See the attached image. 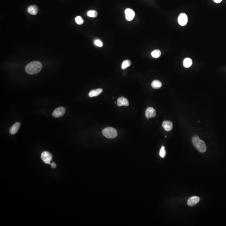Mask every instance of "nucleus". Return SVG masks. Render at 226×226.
Masks as SVG:
<instances>
[{
    "instance_id": "9",
    "label": "nucleus",
    "mask_w": 226,
    "mask_h": 226,
    "mask_svg": "<svg viewBox=\"0 0 226 226\" xmlns=\"http://www.w3.org/2000/svg\"><path fill=\"white\" fill-rule=\"evenodd\" d=\"M200 201V198L198 196H193L189 199L188 201V205L190 207L196 205Z\"/></svg>"
},
{
    "instance_id": "14",
    "label": "nucleus",
    "mask_w": 226,
    "mask_h": 226,
    "mask_svg": "<svg viewBox=\"0 0 226 226\" xmlns=\"http://www.w3.org/2000/svg\"><path fill=\"white\" fill-rule=\"evenodd\" d=\"M38 9L35 5H30L28 8L27 11L31 14L35 15L37 13Z\"/></svg>"
},
{
    "instance_id": "23",
    "label": "nucleus",
    "mask_w": 226,
    "mask_h": 226,
    "mask_svg": "<svg viewBox=\"0 0 226 226\" xmlns=\"http://www.w3.org/2000/svg\"><path fill=\"white\" fill-rule=\"evenodd\" d=\"M51 167H52V168H55L56 167V164H55L54 162H52V163L51 164Z\"/></svg>"
},
{
    "instance_id": "21",
    "label": "nucleus",
    "mask_w": 226,
    "mask_h": 226,
    "mask_svg": "<svg viewBox=\"0 0 226 226\" xmlns=\"http://www.w3.org/2000/svg\"><path fill=\"white\" fill-rule=\"evenodd\" d=\"M166 155V151L164 146H162L160 151V155L162 158H164Z\"/></svg>"
},
{
    "instance_id": "6",
    "label": "nucleus",
    "mask_w": 226,
    "mask_h": 226,
    "mask_svg": "<svg viewBox=\"0 0 226 226\" xmlns=\"http://www.w3.org/2000/svg\"><path fill=\"white\" fill-rule=\"evenodd\" d=\"M188 21V16L186 14L181 13L180 14L178 18V22L180 25L184 26L187 24Z\"/></svg>"
},
{
    "instance_id": "7",
    "label": "nucleus",
    "mask_w": 226,
    "mask_h": 226,
    "mask_svg": "<svg viewBox=\"0 0 226 226\" xmlns=\"http://www.w3.org/2000/svg\"><path fill=\"white\" fill-rule=\"evenodd\" d=\"M125 18L128 21L132 20L135 16V13L134 10L130 8H127L125 10Z\"/></svg>"
},
{
    "instance_id": "13",
    "label": "nucleus",
    "mask_w": 226,
    "mask_h": 226,
    "mask_svg": "<svg viewBox=\"0 0 226 226\" xmlns=\"http://www.w3.org/2000/svg\"><path fill=\"white\" fill-rule=\"evenodd\" d=\"M103 92V89H97L96 90H92L89 93V96L90 97H93L99 96Z\"/></svg>"
},
{
    "instance_id": "8",
    "label": "nucleus",
    "mask_w": 226,
    "mask_h": 226,
    "mask_svg": "<svg viewBox=\"0 0 226 226\" xmlns=\"http://www.w3.org/2000/svg\"><path fill=\"white\" fill-rule=\"evenodd\" d=\"M156 115V111L151 107H148L145 112V116L147 118L155 117Z\"/></svg>"
},
{
    "instance_id": "18",
    "label": "nucleus",
    "mask_w": 226,
    "mask_h": 226,
    "mask_svg": "<svg viewBox=\"0 0 226 226\" xmlns=\"http://www.w3.org/2000/svg\"><path fill=\"white\" fill-rule=\"evenodd\" d=\"M87 15L89 17L95 18L97 17L98 15L97 12L96 10H90L87 12Z\"/></svg>"
},
{
    "instance_id": "16",
    "label": "nucleus",
    "mask_w": 226,
    "mask_h": 226,
    "mask_svg": "<svg viewBox=\"0 0 226 226\" xmlns=\"http://www.w3.org/2000/svg\"><path fill=\"white\" fill-rule=\"evenodd\" d=\"M192 60L189 58L185 59L183 61V65L185 68H189L192 65Z\"/></svg>"
},
{
    "instance_id": "2",
    "label": "nucleus",
    "mask_w": 226,
    "mask_h": 226,
    "mask_svg": "<svg viewBox=\"0 0 226 226\" xmlns=\"http://www.w3.org/2000/svg\"><path fill=\"white\" fill-rule=\"evenodd\" d=\"M192 142L199 152L204 153L207 150V146L204 141L199 139V136H195L192 138Z\"/></svg>"
},
{
    "instance_id": "12",
    "label": "nucleus",
    "mask_w": 226,
    "mask_h": 226,
    "mask_svg": "<svg viewBox=\"0 0 226 226\" xmlns=\"http://www.w3.org/2000/svg\"><path fill=\"white\" fill-rule=\"evenodd\" d=\"M20 126H21V124L19 122H17L14 124L10 129V130H9L10 134H16L18 131Z\"/></svg>"
},
{
    "instance_id": "22",
    "label": "nucleus",
    "mask_w": 226,
    "mask_h": 226,
    "mask_svg": "<svg viewBox=\"0 0 226 226\" xmlns=\"http://www.w3.org/2000/svg\"><path fill=\"white\" fill-rule=\"evenodd\" d=\"M94 44L98 47H103V43L100 39H96L94 41Z\"/></svg>"
},
{
    "instance_id": "10",
    "label": "nucleus",
    "mask_w": 226,
    "mask_h": 226,
    "mask_svg": "<svg viewBox=\"0 0 226 226\" xmlns=\"http://www.w3.org/2000/svg\"><path fill=\"white\" fill-rule=\"evenodd\" d=\"M117 105L118 107H121L123 106H128L129 105V102L127 99L123 97H121L118 99Z\"/></svg>"
},
{
    "instance_id": "17",
    "label": "nucleus",
    "mask_w": 226,
    "mask_h": 226,
    "mask_svg": "<svg viewBox=\"0 0 226 226\" xmlns=\"http://www.w3.org/2000/svg\"><path fill=\"white\" fill-rule=\"evenodd\" d=\"M161 55V52L160 50L156 49L152 51L151 53V55L152 57L155 58H157L160 57Z\"/></svg>"
},
{
    "instance_id": "1",
    "label": "nucleus",
    "mask_w": 226,
    "mask_h": 226,
    "mask_svg": "<svg viewBox=\"0 0 226 226\" xmlns=\"http://www.w3.org/2000/svg\"><path fill=\"white\" fill-rule=\"evenodd\" d=\"M42 65L40 62L34 61L26 65L25 68V71L28 74L34 75L39 73L42 70Z\"/></svg>"
},
{
    "instance_id": "24",
    "label": "nucleus",
    "mask_w": 226,
    "mask_h": 226,
    "mask_svg": "<svg viewBox=\"0 0 226 226\" xmlns=\"http://www.w3.org/2000/svg\"><path fill=\"white\" fill-rule=\"evenodd\" d=\"M214 1L216 3H220L221 2L222 0H214Z\"/></svg>"
},
{
    "instance_id": "5",
    "label": "nucleus",
    "mask_w": 226,
    "mask_h": 226,
    "mask_svg": "<svg viewBox=\"0 0 226 226\" xmlns=\"http://www.w3.org/2000/svg\"><path fill=\"white\" fill-rule=\"evenodd\" d=\"M66 112L65 108L63 107H60L55 109L52 113V116L55 118H59L63 116Z\"/></svg>"
},
{
    "instance_id": "15",
    "label": "nucleus",
    "mask_w": 226,
    "mask_h": 226,
    "mask_svg": "<svg viewBox=\"0 0 226 226\" xmlns=\"http://www.w3.org/2000/svg\"><path fill=\"white\" fill-rule=\"evenodd\" d=\"M152 87L154 89H159L161 88L162 84L161 82L158 80H155L151 84Z\"/></svg>"
},
{
    "instance_id": "19",
    "label": "nucleus",
    "mask_w": 226,
    "mask_h": 226,
    "mask_svg": "<svg viewBox=\"0 0 226 226\" xmlns=\"http://www.w3.org/2000/svg\"><path fill=\"white\" fill-rule=\"evenodd\" d=\"M131 65V62L129 60H126L123 61L121 65V68L122 69H126L128 67L130 66Z\"/></svg>"
},
{
    "instance_id": "11",
    "label": "nucleus",
    "mask_w": 226,
    "mask_h": 226,
    "mask_svg": "<svg viewBox=\"0 0 226 226\" xmlns=\"http://www.w3.org/2000/svg\"><path fill=\"white\" fill-rule=\"evenodd\" d=\"M162 127L166 131H170L173 129V123L170 121H164L162 123Z\"/></svg>"
},
{
    "instance_id": "20",
    "label": "nucleus",
    "mask_w": 226,
    "mask_h": 226,
    "mask_svg": "<svg viewBox=\"0 0 226 226\" xmlns=\"http://www.w3.org/2000/svg\"><path fill=\"white\" fill-rule=\"evenodd\" d=\"M75 21L76 23L78 25H81L83 23L84 21L82 18V17L80 16H78L75 18Z\"/></svg>"
},
{
    "instance_id": "4",
    "label": "nucleus",
    "mask_w": 226,
    "mask_h": 226,
    "mask_svg": "<svg viewBox=\"0 0 226 226\" xmlns=\"http://www.w3.org/2000/svg\"><path fill=\"white\" fill-rule=\"evenodd\" d=\"M41 158L44 163L50 164L51 160L52 159V155L49 152L45 151L42 152L41 154Z\"/></svg>"
},
{
    "instance_id": "3",
    "label": "nucleus",
    "mask_w": 226,
    "mask_h": 226,
    "mask_svg": "<svg viewBox=\"0 0 226 226\" xmlns=\"http://www.w3.org/2000/svg\"><path fill=\"white\" fill-rule=\"evenodd\" d=\"M103 135L109 139L114 138L117 136V132L115 129L111 127H108L104 129L102 131Z\"/></svg>"
}]
</instances>
